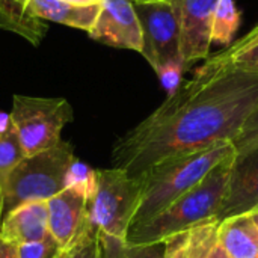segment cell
Listing matches in <instances>:
<instances>
[{"instance_id": "obj_12", "label": "cell", "mask_w": 258, "mask_h": 258, "mask_svg": "<svg viewBox=\"0 0 258 258\" xmlns=\"http://www.w3.org/2000/svg\"><path fill=\"white\" fill-rule=\"evenodd\" d=\"M0 236L15 245L36 242L50 236L48 201L24 203L3 215Z\"/></svg>"}, {"instance_id": "obj_29", "label": "cell", "mask_w": 258, "mask_h": 258, "mask_svg": "<svg viewBox=\"0 0 258 258\" xmlns=\"http://www.w3.org/2000/svg\"><path fill=\"white\" fill-rule=\"evenodd\" d=\"M62 2H67V3L76 5V6H91V5L101 3V0H62Z\"/></svg>"}, {"instance_id": "obj_24", "label": "cell", "mask_w": 258, "mask_h": 258, "mask_svg": "<svg viewBox=\"0 0 258 258\" xmlns=\"http://www.w3.org/2000/svg\"><path fill=\"white\" fill-rule=\"evenodd\" d=\"M237 154H246L258 150V109L248 118L243 128L233 141Z\"/></svg>"}, {"instance_id": "obj_1", "label": "cell", "mask_w": 258, "mask_h": 258, "mask_svg": "<svg viewBox=\"0 0 258 258\" xmlns=\"http://www.w3.org/2000/svg\"><path fill=\"white\" fill-rule=\"evenodd\" d=\"M258 109V74L200 67L136 127L118 139L112 168L138 177L150 166L216 142H233Z\"/></svg>"}, {"instance_id": "obj_21", "label": "cell", "mask_w": 258, "mask_h": 258, "mask_svg": "<svg viewBox=\"0 0 258 258\" xmlns=\"http://www.w3.org/2000/svg\"><path fill=\"white\" fill-rule=\"evenodd\" d=\"M26 157L14 125L0 135V183Z\"/></svg>"}, {"instance_id": "obj_33", "label": "cell", "mask_w": 258, "mask_h": 258, "mask_svg": "<svg viewBox=\"0 0 258 258\" xmlns=\"http://www.w3.org/2000/svg\"><path fill=\"white\" fill-rule=\"evenodd\" d=\"M156 2H172V0H156Z\"/></svg>"}, {"instance_id": "obj_26", "label": "cell", "mask_w": 258, "mask_h": 258, "mask_svg": "<svg viewBox=\"0 0 258 258\" xmlns=\"http://www.w3.org/2000/svg\"><path fill=\"white\" fill-rule=\"evenodd\" d=\"M0 258H18V245L0 236Z\"/></svg>"}, {"instance_id": "obj_7", "label": "cell", "mask_w": 258, "mask_h": 258, "mask_svg": "<svg viewBox=\"0 0 258 258\" xmlns=\"http://www.w3.org/2000/svg\"><path fill=\"white\" fill-rule=\"evenodd\" d=\"M142 32L141 54L156 70L162 63L183 60L180 24L172 2L133 0Z\"/></svg>"}, {"instance_id": "obj_3", "label": "cell", "mask_w": 258, "mask_h": 258, "mask_svg": "<svg viewBox=\"0 0 258 258\" xmlns=\"http://www.w3.org/2000/svg\"><path fill=\"white\" fill-rule=\"evenodd\" d=\"M234 157L236 154L215 166L197 186L175 200L163 212L141 225L132 227L125 240L130 243L163 242L201 224L218 221Z\"/></svg>"}, {"instance_id": "obj_2", "label": "cell", "mask_w": 258, "mask_h": 258, "mask_svg": "<svg viewBox=\"0 0 258 258\" xmlns=\"http://www.w3.org/2000/svg\"><path fill=\"white\" fill-rule=\"evenodd\" d=\"M234 154L237 153L233 142L222 141L201 150L172 156L145 169L138 175L142 194L132 227L141 225L163 212L197 186L215 166Z\"/></svg>"}, {"instance_id": "obj_18", "label": "cell", "mask_w": 258, "mask_h": 258, "mask_svg": "<svg viewBox=\"0 0 258 258\" xmlns=\"http://www.w3.org/2000/svg\"><path fill=\"white\" fill-rule=\"evenodd\" d=\"M98 258H165V240L153 243H130L95 230Z\"/></svg>"}, {"instance_id": "obj_9", "label": "cell", "mask_w": 258, "mask_h": 258, "mask_svg": "<svg viewBox=\"0 0 258 258\" xmlns=\"http://www.w3.org/2000/svg\"><path fill=\"white\" fill-rule=\"evenodd\" d=\"M89 38L115 48L142 51V32L133 0H101Z\"/></svg>"}, {"instance_id": "obj_6", "label": "cell", "mask_w": 258, "mask_h": 258, "mask_svg": "<svg viewBox=\"0 0 258 258\" xmlns=\"http://www.w3.org/2000/svg\"><path fill=\"white\" fill-rule=\"evenodd\" d=\"M11 121L26 156L59 145L63 127L73 121L74 112L65 98L14 95Z\"/></svg>"}, {"instance_id": "obj_19", "label": "cell", "mask_w": 258, "mask_h": 258, "mask_svg": "<svg viewBox=\"0 0 258 258\" xmlns=\"http://www.w3.org/2000/svg\"><path fill=\"white\" fill-rule=\"evenodd\" d=\"M242 23V14L234 0H218L215 8L210 38L212 42L228 47Z\"/></svg>"}, {"instance_id": "obj_16", "label": "cell", "mask_w": 258, "mask_h": 258, "mask_svg": "<svg viewBox=\"0 0 258 258\" xmlns=\"http://www.w3.org/2000/svg\"><path fill=\"white\" fill-rule=\"evenodd\" d=\"M203 67L206 68H231L243 73L258 74V24L227 48L209 56Z\"/></svg>"}, {"instance_id": "obj_25", "label": "cell", "mask_w": 258, "mask_h": 258, "mask_svg": "<svg viewBox=\"0 0 258 258\" xmlns=\"http://www.w3.org/2000/svg\"><path fill=\"white\" fill-rule=\"evenodd\" d=\"M68 258H98L97 257V237H95V230L92 227L71 248Z\"/></svg>"}, {"instance_id": "obj_22", "label": "cell", "mask_w": 258, "mask_h": 258, "mask_svg": "<svg viewBox=\"0 0 258 258\" xmlns=\"http://www.w3.org/2000/svg\"><path fill=\"white\" fill-rule=\"evenodd\" d=\"M63 251L50 234L41 240L18 245V258H57Z\"/></svg>"}, {"instance_id": "obj_8", "label": "cell", "mask_w": 258, "mask_h": 258, "mask_svg": "<svg viewBox=\"0 0 258 258\" xmlns=\"http://www.w3.org/2000/svg\"><path fill=\"white\" fill-rule=\"evenodd\" d=\"M180 24L181 59L189 68L210 56V30L218 0H172Z\"/></svg>"}, {"instance_id": "obj_23", "label": "cell", "mask_w": 258, "mask_h": 258, "mask_svg": "<svg viewBox=\"0 0 258 258\" xmlns=\"http://www.w3.org/2000/svg\"><path fill=\"white\" fill-rule=\"evenodd\" d=\"M186 65L183 60H172V62H166L162 63L160 67H157L154 71L160 80L162 88L166 91L168 97L172 95L183 83V74L186 71Z\"/></svg>"}, {"instance_id": "obj_10", "label": "cell", "mask_w": 258, "mask_h": 258, "mask_svg": "<svg viewBox=\"0 0 258 258\" xmlns=\"http://www.w3.org/2000/svg\"><path fill=\"white\" fill-rule=\"evenodd\" d=\"M258 210V150L236 154L227 190L218 213V222L251 215Z\"/></svg>"}, {"instance_id": "obj_17", "label": "cell", "mask_w": 258, "mask_h": 258, "mask_svg": "<svg viewBox=\"0 0 258 258\" xmlns=\"http://www.w3.org/2000/svg\"><path fill=\"white\" fill-rule=\"evenodd\" d=\"M0 29L14 32L38 45L47 26L26 12V0H0Z\"/></svg>"}, {"instance_id": "obj_11", "label": "cell", "mask_w": 258, "mask_h": 258, "mask_svg": "<svg viewBox=\"0 0 258 258\" xmlns=\"http://www.w3.org/2000/svg\"><path fill=\"white\" fill-rule=\"evenodd\" d=\"M88 203L85 197L71 189H63L48 200L50 234L62 249L73 248L91 228Z\"/></svg>"}, {"instance_id": "obj_31", "label": "cell", "mask_w": 258, "mask_h": 258, "mask_svg": "<svg viewBox=\"0 0 258 258\" xmlns=\"http://www.w3.org/2000/svg\"><path fill=\"white\" fill-rule=\"evenodd\" d=\"M70 251H71V248H68V249H65L60 255L57 258H68V254H70Z\"/></svg>"}, {"instance_id": "obj_4", "label": "cell", "mask_w": 258, "mask_h": 258, "mask_svg": "<svg viewBox=\"0 0 258 258\" xmlns=\"http://www.w3.org/2000/svg\"><path fill=\"white\" fill-rule=\"evenodd\" d=\"M76 160L67 142L26 156L0 183L3 215L30 201H48L65 189V175Z\"/></svg>"}, {"instance_id": "obj_30", "label": "cell", "mask_w": 258, "mask_h": 258, "mask_svg": "<svg viewBox=\"0 0 258 258\" xmlns=\"http://www.w3.org/2000/svg\"><path fill=\"white\" fill-rule=\"evenodd\" d=\"M3 219V195H2V189H0V224Z\"/></svg>"}, {"instance_id": "obj_27", "label": "cell", "mask_w": 258, "mask_h": 258, "mask_svg": "<svg viewBox=\"0 0 258 258\" xmlns=\"http://www.w3.org/2000/svg\"><path fill=\"white\" fill-rule=\"evenodd\" d=\"M12 127V121H11V115L0 112V135L6 133L9 128Z\"/></svg>"}, {"instance_id": "obj_20", "label": "cell", "mask_w": 258, "mask_h": 258, "mask_svg": "<svg viewBox=\"0 0 258 258\" xmlns=\"http://www.w3.org/2000/svg\"><path fill=\"white\" fill-rule=\"evenodd\" d=\"M65 189H71L89 201L97 189V171L76 159L67 171Z\"/></svg>"}, {"instance_id": "obj_28", "label": "cell", "mask_w": 258, "mask_h": 258, "mask_svg": "<svg viewBox=\"0 0 258 258\" xmlns=\"http://www.w3.org/2000/svg\"><path fill=\"white\" fill-rule=\"evenodd\" d=\"M207 258H230L227 255V252L224 251V248L219 245V243H216L215 245V248L212 249V252H210V255Z\"/></svg>"}, {"instance_id": "obj_15", "label": "cell", "mask_w": 258, "mask_h": 258, "mask_svg": "<svg viewBox=\"0 0 258 258\" xmlns=\"http://www.w3.org/2000/svg\"><path fill=\"white\" fill-rule=\"evenodd\" d=\"M218 221L201 224L165 240V258H207L218 243Z\"/></svg>"}, {"instance_id": "obj_13", "label": "cell", "mask_w": 258, "mask_h": 258, "mask_svg": "<svg viewBox=\"0 0 258 258\" xmlns=\"http://www.w3.org/2000/svg\"><path fill=\"white\" fill-rule=\"evenodd\" d=\"M101 3L76 6L62 0H26V12L38 20H47L89 32L100 14Z\"/></svg>"}, {"instance_id": "obj_14", "label": "cell", "mask_w": 258, "mask_h": 258, "mask_svg": "<svg viewBox=\"0 0 258 258\" xmlns=\"http://www.w3.org/2000/svg\"><path fill=\"white\" fill-rule=\"evenodd\" d=\"M218 243L230 258H258V227L252 216L240 215L221 221Z\"/></svg>"}, {"instance_id": "obj_32", "label": "cell", "mask_w": 258, "mask_h": 258, "mask_svg": "<svg viewBox=\"0 0 258 258\" xmlns=\"http://www.w3.org/2000/svg\"><path fill=\"white\" fill-rule=\"evenodd\" d=\"M251 216H252V219H254L255 225L258 227V210H257V212H254V213H251Z\"/></svg>"}, {"instance_id": "obj_5", "label": "cell", "mask_w": 258, "mask_h": 258, "mask_svg": "<svg viewBox=\"0 0 258 258\" xmlns=\"http://www.w3.org/2000/svg\"><path fill=\"white\" fill-rule=\"evenodd\" d=\"M139 177L124 169L97 171V189L88 203V218L94 230L125 239L141 203Z\"/></svg>"}]
</instances>
